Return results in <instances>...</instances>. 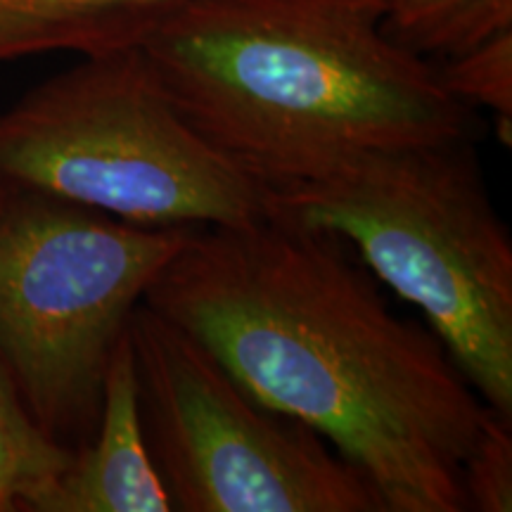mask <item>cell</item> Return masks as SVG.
I'll list each match as a JSON object with an SVG mask.
<instances>
[{
    "label": "cell",
    "mask_w": 512,
    "mask_h": 512,
    "mask_svg": "<svg viewBox=\"0 0 512 512\" xmlns=\"http://www.w3.org/2000/svg\"><path fill=\"white\" fill-rule=\"evenodd\" d=\"M467 512L512 510V420L486 411L482 427L467 451L463 472Z\"/></svg>",
    "instance_id": "cell-12"
},
{
    "label": "cell",
    "mask_w": 512,
    "mask_h": 512,
    "mask_svg": "<svg viewBox=\"0 0 512 512\" xmlns=\"http://www.w3.org/2000/svg\"><path fill=\"white\" fill-rule=\"evenodd\" d=\"M0 188L136 226H245L268 216L266 188L185 124L138 48L81 57L0 112Z\"/></svg>",
    "instance_id": "cell-4"
},
{
    "label": "cell",
    "mask_w": 512,
    "mask_h": 512,
    "mask_svg": "<svg viewBox=\"0 0 512 512\" xmlns=\"http://www.w3.org/2000/svg\"><path fill=\"white\" fill-rule=\"evenodd\" d=\"M441 81L467 107H489L498 138L512 140V29L491 36L463 55L437 62Z\"/></svg>",
    "instance_id": "cell-11"
},
{
    "label": "cell",
    "mask_w": 512,
    "mask_h": 512,
    "mask_svg": "<svg viewBox=\"0 0 512 512\" xmlns=\"http://www.w3.org/2000/svg\"><path fill=\"white\" fill-rule=\"evenodd\" d=\"M74 451L38 425L0 361V512H41Z\"/></svg>",
    "instance_id": "cell-9"
},
{
    "label": "cell",
    "mask_w": 512,
    "mask_h": 512,
    "mask_svg": "<svg viewBox=\"0 0 512 512\" xmlns=\"http://www.w3.org/2000/svg\"><path fill=\"white\" fill-rule=\"evenodd\" d=\"M41 512H171L147 448L128 328L107 366L98 427L76 448Z\"/></svg>",
    "instance_id": "cell-7"
},
{
    "label": "cell",
    "mask_w": 512,
    "mask_h": 512,
    "mask_svg": "<svg viewBox=\"0 0 512 512\" xmlns=\"http://www.w3.org/2000/svg\"><path fill=\"white\" fill-rule=\"evenodd\" d=\"M382 29L437 64L512 29V0H384Z\"/></svg>",
    "instance_id": "cell-10"
},
{
    "label": "cell",
    "mask_w": 512,
    "mask_h": 512,
    "mask_svg": "<svg viewBox=\"0 0 512 512\" xmlns=\"http://www.w3.org/2000/svg\"><path fill=\"white\" fill-rule=\"evenodd\" d=\"M152 460L178 512H384L354 465L247 394L200 339L140 302L128 318Z\"/></svg>",
    "instance_id": "cell-6"
},
{
    "label": "cell",
    "mask_w": 512,
    "mask_h": 512,
    "mask_svg": "<svg viewBox=\"0 0 512 512\" xmlns=\"http://www.w3.org/2000/svg\"><path fill=\"white\" fill-rule=\"evenodd\" d=\"M266 211L347 242L425 316L486 406L512 420V240L475 138L373 152L266 190Z\"/></svg>",
    "instance_id": "cell-3"
},
{
    "label": "cell",
    "mask_w": 512,
    "mask_h": 512,
    "mask_svg": "<svg viewBox=\"0 0 512 512\" xmlns=\"http://www.w3.org/2000/svg\"><path fill=\"white\" fill-rule=\"evenodd\" d=\"M382 17L384 0H190L138 50L204 143L280 190L373 152L475 138V110Z\"/></svg>",
    "instance_id": "cell-2"
},
{
    "label": "cell",
    "mask_w": 512,
    "mask_h": 512,
    "mask_svg": "<svg viewBox=\"0 0 512 512\" xmlns=\"http://www.w3.org/2000/svg\"><path fill=\"white\" fill-rule=\"evenodd\" d=\"M143 302L316 430L384 512H467L460 472L489 406L337 235L275 216L197 228Z\"/></svg>",
    "instance_id": "cell-1"
},
{
    "label": "cell",
    "mask_w": 512,
    "mask_h": 512,
    "mask_svg": "<svg viewBox=\"0 0 512 512\" xmlns=\"http://www.w3.org/2000/svg\"><path fill=\"white\" fill-rule=\"evenodd\" d=\"M195 230L0 188V361L60 444L93 437L128 318Z\"/></svg>",
    "instance_id": "cell-5"
},
{
    "label": "cell",
    "mask_w": 512,
    "mask_h": 512,
    "mask_svg": "<svg viewBox=\"0 0 512 512\" xmlns=\"http://www.w3.org/2000/svg\"><path fill=\"white\" fill-rule=\"evenodd\" d=\"M190 0H0V62L138 48Z\"/></svg>",
    "instance_id": "cell-8"
}]
</instances>
